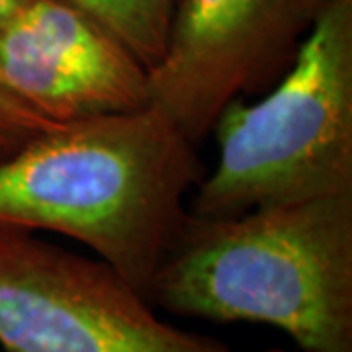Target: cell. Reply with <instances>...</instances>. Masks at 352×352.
Here are the masks:
<instances>
[{
    "label": "cell",
    "mask_w": 352,
    "mask_h": 352,
    "mask_svg": "<svg viewBox=\"0 0 352 352\" xmlns=\"http://www.w3.org/2000/svg\"><path fill=\"white\" fill-rule=\"evenodd\" d=\"M147 300L180 317L282 329L303 352H352V194L190 215Z\"/></svg>",
    "instance_id": "obj_2"
},
{
    "label": "cell",
    "mask_w": 352,
    "mask_h": 352,
    "mask_svg": "<svg viewBox=\"0 0 352 352\" xmlns=\"http://www.w3.org/2000/svg\"><path fill=\"white\" fill-rule=\"evenodd\" d=\"M34 0H0V30L14 22Z\"/></svg>",
    "instance_id": "obj_9"
},
{
    "label": "cell",
    "mask_w": 352,
    "mask_h": 352,
    "mask_svg": "<svg viewBox=\"0 0 352 352\" xmlns=\"http://www.w3.org/2000/svg\"><path fill=\"white\" fill-rule=\"evenodd\" d=\"M106 30L147 71L161 61L175 0H63Z\"/></svg>",
    "instance_id": "obj_7"
},
{
    "label": "cell",
    "mask_w": 352,
    "mask_h": 352,
    "mask_svg": "<svg viewBox=\"0 0 352 352\" xmlns=\"http://www.w3.org/2000/svg\"><path fill=\"white\" fill-rule=\"evenodd\" d=\"M212 131L217 163L188 204L196 217L352 194V0H329L264 98H235Z\"/></svg>",
    "instance_id": "obj_3"
},
{
    "label": "cell",
    "mask_w": 352,
    "mask_h": 352,
    "mask_svg": "<svg viewBox=\"0 0 352 352\" xmlns=\"http://www.w3.org/2000/svg\"><path fill=\"white\" fill-rule=\"evenodd\" d=\"M201 176L196 145L151 106L61 124L0 163V227L80 241L147 300Z\"/></svg>",
    "instance_id": "obj_1"
},
{
    "label": "cell",
    "mask_w": 352,
    "mask_h": 352,
    "mask_svg": "<svg viewBox=\"0 0 352 352\" xmlns=\"http://www.w3.org/2000/svg\"><path fill=\"white\" fill-rule=\"evenodd\" d=\"M4 352H235L161 321L113 266L0 227Z\"/></svg>",
    "instance_id": "obj_4"
},
{
    "label": "cell",
    "mask_w": 352,
    "mask_h": 352,
    "mask_svg": "<svg viewBox=\"0 0 352 352\" xmlns=\"http://www.w3.org/2000/svg\"><path fill=\"white\" fill-rule=\"evenodd\" d=\"M57 126L61 124L32 108L0 75V163Z\"/></svg>",
    "instance_id": "obj_8"
},
{
    "label": "cell",
    "mask_w": 352,
    "mask_h": 352,
    "mask_svg": "<svg viewBox=\"0 0 352 352\" xmlns=\"http://www.w3.org/2000/svg\"><path fill=\"white\" fill-rule=\"evenodd\" d=\"M264 352H292V351H284V349H268V351H264ZM303 352V351H300Z\"/></svg>",
    "instance_id": "obj_10"
},
{
    "label": "cell",
    "mask_w": 352,
    "mask_h": 352,
    "mask_svg": "<svg viewBox=\"0 0 352 352\" xmlns=\"http://www.w3.org/2000/svg\"><path fill=\"white\" fill-rule=\"evenodd\" d=\"M0 75L55 124L149 106V71L63 0H34L0 30Z\"/></svg>",
    "instance_id": "obj_6"
},
{
    "label": "cell",
    "mask_w": 352,
    "mask_h": 352,
    "mask_svg": "<svg viewBox=\"0 0 352 352\" xmlns=\"http://www.w3.org/2000/svg\"><path fill=\"white\" fill-rule=\"evenodd\" d=\"M327 2L182 0L149 69V106L198 147L229 102L286 75Z\"/></svg>",
    "instance_id": "obj_5"
}]
</instances>
